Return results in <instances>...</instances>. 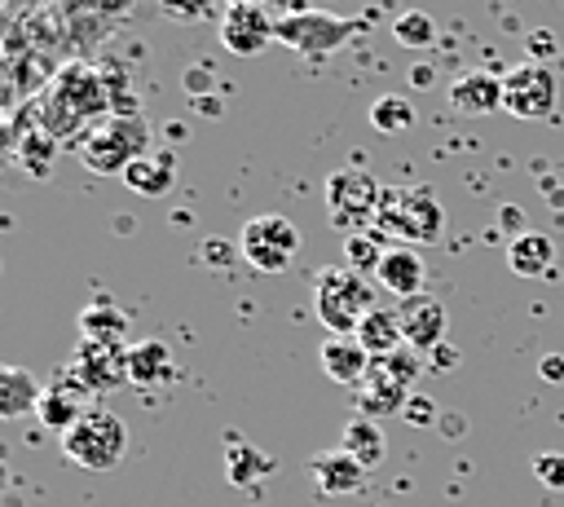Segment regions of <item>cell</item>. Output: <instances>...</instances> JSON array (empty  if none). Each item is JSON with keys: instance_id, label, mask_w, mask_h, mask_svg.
I'll use <instances>...</instances> for the list:
<instances>
[{"instance_id": "7a4b0ae2", "label": "cell", "mask_w": 564, "mask_h": 507, "mask_svg": "<svg viewBox=\"0 0 564 507\" xmlns=\"http://www.w3.org/2000/svg\"><path fill=\"white\" fill-rule=\"evenodd\" d=\"M375 287L366 282V273L335 265L326 273H317L313 282V313L330 335H357V326L375 313Z\"/></svg>"}, {"instance_id": "2e32d148", "label": "cell", "mask_w": 564, "mask_h": 507, "mask_svg": "<svg viewBox=\"0 0 564 507\" xmlns=\"http://www.w3.org/2000/svg\"><path fill=\"white\" fill-rule=\"evenodd\" d=\"M449 106L463 115H494L502 110V75L489 71H467L449 84Z\"/></svg>"}, {"instance_id": "836d02e7", "label": "cell", "mask_w": 564, "mask_h": 507, "mask_svg": "<svg viewBox=\"0 0 564 507\" xmlns=\"http://www.w3.org/2000/svg\"><path fill=\"white\" fill-rule=\"evenodd\" d=\"M542 379L546 384H564V357L560 353H546L542 357Z\"/></svg>"}, {"instance_id": "4fadbf2b", "label": "cell", "mask_w": 564, "mask_h": 507, "mask_svg": "<svg viewBox=\"0 0 564 507\" xmlns=\"http://www.w3.org/2000/svg\"><path fill=\"white\" fill-rule=\"evenodd\" d=\"M352 397H357V410H361L366 419L405 414V406H410V384H405L401 375H392L388 362H375V366L366 370V379L352 388Z\"/></svg>"}, {"instance_id": "6da1fadb", "label": "cell", "mask_w": 564, "mask_h": 507, "mask_svg": "<svg viewBox=\"0 0 564 507\" xmlns=\"http://www.w3.org/2000/svg\"><path fill=\"white\" fill-rule=\"evenodd\" d=\"M445 229V207L427 185H383L375 234H383L392 247H419L436 242Z\"/></svg>"}, {"instance_id": "9a60e30c", "label": "cell", "mask_w": 564, "mask_h": 507, "mask_svg": "<svg viewBox=\"0 0 564 507\" xmlns=\"http://www.w3.org/2000/svg\"><path fill=\"white\" fill-rule=\"evenodd\" d=\"M375 282H379L388 295H397V300L419 295V291H423V282H427L423 256H419L414 247H388V251H383V260H379V269H375Z\"/></svg>"}, {"instance_id": "1f68e13d", "label": "cell", "mask_w": 564, "mask_h": 507, "mask_svg": "<svg viewBox=\"0 0 564 507\" xmlns=\"http://www.w3.org/2000/svg\"><path fill=\"white\" fill-rule=\"evenodd\" d=\"M419 357H423L419 348H410V344H401V348H397L392 357H383V362H388V370H392V375H401V379L410 384V379H414V370H419Z\"/></svg>"}, {"instance_id": "e0dca14e", "label": "cell", "mask_w": 564, "mask_h": 507, "mask_svg": "<svg viewBox=\"0 0 564 507\" xmlns=\"http://www.w3.org/2000/svg\"><path fill=\"white\" fill-rule=\"evenodd\" d=\"M308 476H313V485H317L322 494H352V489H361L366 467H361L348 450H322V454L308 463Z\"/></svg>"}, {"instance_id": "44dd1931", "label": "cell", "mask_w": 564, "mask_h": 507, "mask_svg": "<svg viewBox=\"0 0 564 507\" xmlns=\"http://www.w3.org/2000/svg\"><path fill=\"white\" fill-rule=\"evenodd\" d=\"M357 344L375 357V362H383V357H392L401 344H405V335H401V317H397V309H375L361 326H357Z\"/></svg>"}, {"instance_id": "f546056e", "label": "cell", "mask_w": 564, "mask_h": 507, "mask_svg": "<svg viewBox=\"0 0 564 507\" xmlns=\"http://www.w3.org/2000/svg\"><path fill=\"white\" fill-rule=\"evenodd\" d=\"M154 4L172 22H203L212 13V0H154Z\"/></svg>"}, {"instance_id": "cb8c5ba5", "label": "cell", "mask_w": 564, "mask_h": 507, "mask_svg": "<svg viewBox=\"0 0 564 507\" xmlns=\"http://www.w3.org/2000/svg\"><path fill=\"white\" fill-rule=\"evenodd\" d=\"M79 331H84V339L123 344V335H128V313L115 309V300H93V304L79 313Z\"/></svg>"}, {"instance_id": "d6a6232c", "label": "cell", "mask_w": 564, "mask_h": 507, "mask_svg": "<svg viewBox=\"0 0 564 507\" xmlns=\"http://www.w3.org/2000/svg\"><path fill=\"white\" fill-rule=\"evenodd\" d=\"M427 362H432V370H436V375H445V370H449V366L458 362V353H454L449 344H436V348L427 353Z\"/></svg>"}, {"instance_id": "d4e9b609", "label": "cell", "mask_w": 564, "mask_h": 507, "mask_svg": "<svg viewBox=\"0 0 564 507\" xmlns=\"http://www.w3.org/2000/svg\"><path fill=\"white\" fill-rule=\"evenodd\" d=\"M339 450H348L361 467H375V463L383 459V432L375 428V419L352 414V419L344 423V445H339Z\"/></svg>"}, {"instance_id": "ba28073f", "label": "cell", "mask_w": 564, "mask_h": 507, "mask_svg": "<svg viewBox=\"0 0 564 507\" xmlns=\"http://www.w3.org/2000/svg\"><path fill=\"white\" fill-rule=\"evenodd\" d=\"M357 31L352 18L326 13V9H295L278 18V40L300 57H330L339 44H348Z\"/></svg>"}, {"instance_id": "7c38bea8", "label": "cell", "mask_w": 564, "mask_h": 507, "mask_svg": "<svg viewBox=\"0 0 564 507\" xmlns=\"http://www.w3.org/2000/svg\"><path fill=\"white\" fill-rule=\"evenodd\" d=\"M397 317H401L405 344L419 348L423 357H427L436 344H445V304H441L436 295L419 291V295H410V300H397Z\"/></svg>"}, {"instance_id": "9c48e42d", "label": "cell", "mask_w": 564, "mask_h": 507, "mask_svg": "<svg viewBox=\"0 0 564 507\" xmlns=\"http://www.w3.org/2000/svg\"><path fill=\"white\" fill-rule=\"evenodd\" d=\"M502 110L516 119H546L555 110V71L542 62H524L502 75Z\"/></svg>"}, {"instance_id": "ac0fdd59", "label": "cell", "mask_w": 564, "mask_h": 507, "mask_svg": "<svg viewBox=\"0 0 564 507\" xmlns=\"http://www.w3.org/2000/svg\"><path fill=\"white\" fill-rule=\"evenodd\" d=\"M123 185H128L132 194H145V198L167 194V190L176 185V154H172V150H150V154H141V159L123 172Z\"/></svg>"}, {"instance_id": "f1b7e54d", "label": "cell", "mask_w": 564, "mask_h": 507, "mask_svg": "<svg viewBox=\"0 0 564 507\" xmlns=\"http://www.w3.org/2000/svg\"><path fill=\"white\" fill-rule=\"evenodd\" d=\"M533 476H538L546 489H564V454H560V450L533 454Z\"/></svg>"}, {"instance_id": "83f0119b", "label": "cell", "mask_w": 564, "mask_h": 507, "mask_svg": "<svg viewBox=\"0 0 564 507\" xmlns=\"http://www.w3.org/2000/svg\"><path fill=\"white\" fill-rule=\"evenodd\" d=\"M410 123H414V106L405 97H397V93H388V97H379L370 106V128L375 132H405Z\"/></svg>"}, {"instance_id": "3957f363", "label": "cell", "mask_w": 564, "mask_h": 507, "mask_svg": "<svg viewBox=\"0 0 564 507\" xmlns=\"http://www.w3.org/2000/svg\"><path fill=\"white\" fill-rule=\"evenodd\" d=\"M62 454L84 467V472H110L128 454V428L115 410L88 406L66 432H62Z\"/></svg>"}, {"instance_id": "d590c367", "label": "cell", "mask_w": 564, "mask_h": 507, "mask_svg": "<svg viewBox=\"0 0 564 507\" xmlns=\"http://www.w3.org/2000/svg\"><path fill=\"white\" fill-rule=\"evenodd\" d=\"M225 4H264V0H225Z\"/></svg>"}, {"instance_id": "52a82bcc", "label": "cell", "mask_w": 564, "mask_h": 507, "mask_svg": "<svg viewBox=\"0 0 564 507\" xmlns=\"http://www.w3.org/2000/svg\"><path fill=\"white\" fill-rule=\"evenodd\" d=\"M238 251L251 269L260 273H282L291 269L295 251H300V229L291 216H278V212H264V216H251L242 229H238Z\"/></svg>"}, {"instance_id": "e575fe53", "label": "cell", "mask_w": 564, "mask_h": 507, "mask_svg": "<svg viewBox=\"0 0 564 507\" xmlns=\"http://www.w3.org/2000/svg\"><path fill=\"white\" fill-rule=\"evenodd\" d=\"M405 419H414V423H427V419H432V401H427V397H410V406H405Z\"/></svg>"}, {"instance_id": "603a6c76", "label": "cell", "mask_w": 564, "mask_h": 507, "mask_svg": "<svg viewBox=\"0 0 564 507\" xmlns=\"http://www.w3.org/2000/svg\"><path fill=\"white\" fill-rule=\"evenodd\" d=\"M40 397H44V388L35 384L31 370H22V366L0 370V414H9V419L31 414V410H40Z\"/></svg>"}, {"instance_id": "277c9868", "label": "cell", "mask_w": 564, "mask_h": 507, "mask_svg": "<svg viewBox=\"0 0 564 507\" xmlns=\"http://www.w3.org/2000/svg\"><path fill=\"white\" fill-rule=\"evenodd\" d=\"M97 115H106V88L97 84V75L88 66H66L57 75V84L44 93V132L53 137H70L84 123H93Z\"/></svg>"}, {"instance_id": "5b68a950", "label": "cell", "mask_w": 564, "mask_h": 507, "mask_svg": "<svg viewBox=\"0 0 564 507\" xmlns=\"http://www.w3.org/2000/svg\"><path fill=\"white\" fill-rule=\"evenodd\" d=\"M141 154H150V123H145L141 115L101 119V123L84 137V163H88V172L123 176Z\"/></svg>"}, {"instance_id": "4dcf8cb0", "label": "cell", "mask_w": 564, "mask_h": 507, "mask_svg": "<svg viewBox=\"0 0 564 507\" xmlns=\"http://www.w3.org/2000/svg\"><path fill=\"white\" fill-rule=\"evenodd\" d=\"M256 472H269V459H260L256 450L242 459V450L234 445V450H229V481H234V485H247V481H256Z\"/></svg>"}, {"instance_id": "ffe728a7", "label": "cell", "mask_w": 564, "mask_h": 507, "mask_svg": "<svg viewBox=\"0 0 564 507\" xmlns=\"http://www.w3.org/2000/svg\"><path fill=\"white\" fill-rule=\"evenodd\" d=\"M172 375H176V366H172V353L163 339H141L128 348V384L154 388V384H167Z\"/></svg>"}, {"instance_id": "7402d4cb", "label": "cell", "mask_w": 564, "mask_h": 507, "mask_svg": "<svg viewBox=\"0 0 564 507\" xmlns=\"http://www.w3.org/2000/svg\"><path fill=\"white\" fill-rule=\"evenodd\" d=\"M84 397H88V388L75 379V388H66V384H53V388H44V397H40V423L44 428H57V432H66L88 406H84Z\"/></svg>"}, {"instance_id": "8992f818", "label": "cell", "mask_w": 564, "mask_h": 507, "mask_svg": "<svg viewBox=\"0 0 564 507\" xmlns=\"http://www.w3.org/2000/svg\"><path fill=\"white\" fill-rule=\"evenodd\" d=\"M379 194L383 185L357 168V163H344L326 176V212L335 220V229L344 234H357V229H375V212H379Z\"/></svg>"}, {"instance_id": "d6986e66", "label": "cell", "mask_w": 564, "mask_h": 507, "mask_svg": "<svg viewBox=\"0 0 564 507\" xmlns=\"http://www.w3.org/2000/svg\"><path fill=\"white\" fill-rule=\"evenodd\" d=\"M507 265L520 278H546L551 265H555V242L546 234H538V229H520L511 238V247H507Z\"/></svg>"}, {"instance_id": "4316f807", "label": "cell", "mask_w": 564, "mask_h": 507, "mask_svg": "<svg viewBox=\"0 0 564 507\" xmlns=\"http://www.w3.org/2000/svg\"><path fill=\"white\" fill-rule=\"evenodd\" d=\"M392 40L401 44V48H427L432 40H436V22H432V13H423V9H405V13H397L392 18Z\"/></svg>"}, {"instance_id": "484cf974", "label": "cell", "mask_w": 564, "mask_h": 507, "mask_svg": "<svg viewBox=\"0 0 564 507\" xmlns=\"http://www.w3.org/2000/svg\"><path fill=\"white\" fill-rule=\"evenodd\" d=\"M388 247H392V242H388L383 234H375V229L344 234V265H348V269H357V273H375Z\"/></svg>"}, {"instance_id": "30bf717a", "label": "cell", "mask_w": 564, "mask_h": 507, "mask_svg": "<svg viewBox=\"0 0 564 507\" xmlns=\"http://www.w3.org/2000/svg\"><path fill=\"white\" fill-rule=\"evenodd\" d=\"M278 40V18L264 4H225L220 18V44L234 57H256Z\"/></svg>"}, {"instance_id": "8fae6325", "label": "cell", "mask_w": 564, "mask_h": 507, "mask_svg": "<svg viewBox=\"0 0 564 507\" xmlns=\"http://www.w3.org/2000/svg\"><path fill=\"white\" fill-rule=\"evenodd\" d=\"M66 375L79 379L88 392L119 388V384H128V348L123 344H101V339H79Z\"/></svg>"}, {"instance_id": "5bb4252c", "label": "cell", "mask_w": 564, "mask_h": 507, "mask_svg": "<svg viewBox=\"0 0 564 507\" xmlns=\"http://www.w3.org/2000/svg\"><path fill=\"white\" fill-rule=\"evenodd\" d=\"M317 362H322V370H326L335 384H344V388H357V384L366 379V370L375 366V357L357 344V335H326L322 348H317Z\"/></svg>"}]
</instances>
